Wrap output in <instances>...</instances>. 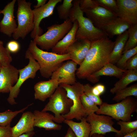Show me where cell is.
I'll list each match as a JSON object with an SVG mask.
<instances>
[{"label": "cell", "mask_w": 137, "mask_h": 137, "mask_svg": "<svg viewBox=\"0 0 137 137\" xmlns=\"http://www.w3.org/2000/svg\"><path fill=\"white\" fill-rule=\"evenodd\" d=\"M86 118L91 126L90 137L95 133L104 135L107 133L113 132L116 133V136L119 133V130L113 127L114 123L110 116L94 113L88 115Z\"/></svg>", "instance_id": "cell-10"}, {"label": "cell", "mask_w": 137, "mask_h": 137, "mask_svg": "<svg viewBox=\"0 0 137 137\" xmlns=\"http://www.w3.org/2000/svg\"><path fill=\"white\" fill-rule=\"evenodd\" d=\"M91 43L87 39L77 40L68 47L66 53L69 55L71 60L80 65L84 59Z\"/></svg>", "instance_id": "cell-18"}, {"label": "cell", "mask_w": 137, "mask_h": 137, "mask_svg": "<svg viewBox=\"0 0 137 137\" xmlns=\"http://www.w3.org/2000/svg\"><path fill=\"white\" fill-rule=\"evenodd\" d=\"M114 44V41L108 37L91 42L84 59L76 70L77 77L79 79L87 78L109 62Z\"/></svg>", "instance_id": "cell-1"}, {"label": "cell", "mask_w": 137, "mask_h": 137, "mask_svg": "<svg viewBox=\"0 0 137 137\" xmlns=\"http://www.w3.org/2000/svg\"><path fill=\"white\" fill-rule=\"evenodd\" d=\"M72 105V101L67 97L65 90L59 85L42 111L53 112L54 114V121L59 124L64 122L65 119L62 115L69 112Z\"/></svg>", "instance_id": "cell-6"}, {"label": "cell", "mask_w": 137, "mask_h": 137, "mask_svg": "<svg viewBox=\"0 0 137 137\" xmlns=\"http://www.w3.org/2000/svg\"><path fill=\"white\" fill-rule=\"evenodd\" d=\"M92 86L87 83L83 85L84 94L94 102L97 105H101L103 102L100 96L94 95L92 92Z\"/></svg>", "instance_id": "cell-35"}, {"label": "cell", "mask_w": 137, "mask_h": 137, "mask_svg": "<svg viewBox=\"0 0 137 137\" xmlns=\"http://www.w3.org/2000/svg\"><path fill=\"white\" fill-rule=\"evenodd\" d=\"M137 80V70H126L120 79L110 90L112 94L127 87L130 83Z\"/></svg>", "instance_id": "cell-26"}, {"label": "cell", "mask_w": 137, "mask_h": 137, "mask_svg": "<svg viewBox=\"0 0 137 137\" xmlns=\"http://www.w3.org/2000/svg\"><path fill=\"white\" fill-rule=\"evenodd\" d=\"M1 10H0V14H1Z\"/></svg>", "instance_id": "cell-48"}, {"label": "cell", "mask_w": 137, "mask_h": 137, "mask_svg": "<svg viewBox=\"0 0 137 137\" xmlns=\"http://www.w3.org/2000/svg\"><path fill=\"white\" fill-rule=\"evenodd\" d=\"M137 70V54L130 58L127 62L124 70Z\"/></svg>", "instance_id": "cell-38"}, {"label": "cell", "mask_w": 137, "mask_h": 137, "mask_svg": "<svg viewBox=\"0 0 137 137\" xmlns=\"http://www.w3.org/2000/svg\"><path fill=\"white\" fill-rule=\"evenodd\" d=\"M127 31L128 37L122 53L137 46V24L131 25Z\"/></svg>", "instance_id": "cell-30"}, {"label": "cell", "mask_w": 137, "mask_h": 137, "mask_svg": "<svg viewBox=\"0 0 137 137\" xmlns=\"http://www.w3.org/2000/svg\"><path fill=\"white\" fill-rule=\"evenodd\" d=\"M90 137H104V135L95 133L92 135Z\"/></svg>", "instance_id": "cell-46"}, {"label": "cell", "mask_w": 137, "mask_h": 137, "mask_svg": "<svg viewBox=\"0 0 137 137\" xmlns=\"http://www.w3.org/2000/svg\"><path fill=\"white\" fill-rule=\"evenodd\" d=\"M83 85L79 82H76L72 85L63 84L59 85L65 90L67 97L71 99L73 102L69 112L62 115L65 119H75L78 121H80L83 117L87 116L80 99L81 96L84 93Z\"/></svg>", "instance_id": "cell-8"}, {"label": "cell", "mask_w": 137, "mask_h": 137, "mask_svg": "<svg viewBox=\"0 0 137 137\" xmlns=\"http://www.w3.org/2000/svg\"><path fill=\"white\" fill-rule=\"evenodd\" d=\"M77 64L70 60L63 64L52 74L51 79H57L61 84L69 85L75 84L76 82V73Z\"/></svg>", "instance_id": "cell-13"}, {"label": "cell", "mask_w": 137, "mask_h": 137, "mask_svg": "<svg viewBox=\"0 0 137 137\" xmlns=\"http://www.w3.org/2000/svg\"><path fill=\"white\" fill-rule=\"evenodd\" d=\"M86 117L82 118L79 122L66 119H65L64 122L71 128L76 137H90L91 126L87 121Z\"/></svg>", "instance_id": "cell-24"}, {"label": "cell", "mask_w": 137, "mask_h": 137, "mask_svg": "<svg viewBox=\"0 0 137 137\" xmlns=\"http://www.w3.org/2000/svg\"><path fill=\"white\" fill-rule=\"evenodd\" d=\"M126 71L109 62L98 71L90 75L86 79L91 82L95 83L99 81L101 76H114L120 78Z\"/></svg>", "instance_id": "cell-22"}, {"label": "cell", "mask_w": 137, "mask_h": 137, "mask_svg": "<svg viewBox=\"0 0 137 137\" xmlns=\"http://www.w3.org/2000/svg\"><path fill=\"white\" fill-rule=\"evenodd\" d=\"M0 137H13L10 125L6 127L0 126Z\"/></svg>", "instance_id": "cell-41"}, {"label": "cell", "mask_w": 137, "mask_h": 137, "mask_svg": "<svg viewBox=\"0 0 137 137\" xmlns=\"http://www.w3.org/2000/svg\"><path fill=\"white\" fill-rule=\"evenodd\" d=\"M131 96L137 97V83L119 91L115 93V95L112 100L116 102H119L128 97Z\"/></svg>", "instance_id": "cell-28"}, {"label": "cell", "mask_w": 137, "mask_h": 137, "mask_svg": "<svg viewBox=\"0 0 137 137\" xmlns=\"http://www.w3.org/2000/svg\"><path fill=\"white\" fill-rule=\"evenodd\" d=\"M128 37L127 30L118 35L114 41V46L110 55V63L114 64L119 60L122 54L124 48Z\"/></svg>", "instance_id": "cell-25"}, {"label": "cell", "mask_w": 137, "mask_h": 137, "mask_svg": "<svg viewBox=\"0 0 137 137\" xmlns=\"http://www.w3.org/2000/svg\"><path fill=\"white\" fill-rule=\"evenodd\" d=\"M33 104L28 105L26 107L18 111H13L10 110L0 112V126L2 127H6L10 125L11 123L12 120L18 114L23 112Z\"/></svg>", "instance_id": "cell-27"}, {"label": "cell", "mask_w": 137, "mask_h": 137, "mask_svg": "<svg viewBox=\"0 0 137 137\" xmlns=\"http://www.w3.org/2000/svg\"><path fill=\"white\" fill-rule=\"evenodd\" d=\"M137 109V100L129 96L116 104L103 102L96 113L109 116L117 121H131V114Z\"/></svg>", "instance_id": "cell-4"}, {"label": "cell", "mask_w": 137, "mask_h": 137, "mask_svg": "<svg viewBox=\"0 0 137 137\" xmlns=\"http://www.w3.org/2000/svg\"><path fill=\"white\" fill-rule=\"evenodd\" d=\"M25 57L26 59H28V63L24 67L19 70V73L18 80L11 89L7 99L8 103L11 105L17 104L15 98L19 95L20 88L23 83L28 79H34L36 77L37 72L40 69L38 63L27 49L25 52Z\"/></svg>", "instance_id": "cell-9"}, {"label": "cell", "mask_w": 137, "mask_h": 137, "mask_svg": "<svg viewBox=\"0 0 137 137\" xmlns=\"http://www.w3.org/2000/svg\"><path fill=\"white\" fill-rule=\"evenodd\" d=\"M73 0H63L62 3L57 8L59 18L65 20L68 18L70 11L73 6Z\"/></svg>", "instance_id": "cell-32"}, {"label": "cell", "mask_w": 137, "mask_h": 137, "mask_svg": "<svg viewBox=\"0 0 137 137\" xmlns=\"http://www.w3.org/2000/svg\"><path fill=\"white\" fill-rule=\"evenodd\" d=\"M131 25L122 19L117 17L105 25L102 30L108 37L112 38L115 36L120 35L127 30Z\"/></svg>", "instance_id": "cell-23"}, {"label": "cell", "mask_w": 137, "mask_h": 137, "mask_svg": "<svg viewBox=\"0 0 137 137\" xmlns=\"http://www.w3.org/2000/svg\"><path fill=\"white\" fill-rule=\"evenodd\" d=\"M62 82L57 79L41 81L36 83L34 87L35 99L44 101L49 98Z\"/></svg>", "instance_id": "cell-17"}, {"label": "cell", "mask_w": 137, "mask_h": 137, "mask_svg": "<svg viewBox=\"0 0 137 137\" xmlns=\"http://www.w3.org/2000/svg\"><path fill=\"white\" fill-rule=\"evenodd\" d=\"M34 116L30 111L24 112L16 124L11 127L13 137H18L25 133L33 131Z\"/></svg>", "instance_id": "cell-20"}, {"label": "cell", "mask_w": 137, "mask_h": 137, "mask_svg": "<svg viewBox=\"0 0 137 137\" xmlns=\"http://www.w3.org/2000/svg\"><path fill=\"white\" fill-rule=\"evenodd\" d=\"M2 66L0 64V69H1V67Z\"/></svg>", "instance_id": "cell-47"}, {"label": "cell", "mask_w": 137, "mask_h": 137, "mask_svg": "<svg viewBox=\"0 0 137 137\" xmlns=\"http://www.w3.org/2000/svg\"><path fill=\"white\" fill-rule=\"evenodd\" d=\"M6 48L11 53H15L18 52L20 48L19 43L15 40H11L7 44Z\"/></svg>", "instance_id": "cell-39"}, {"label": "cell", "mask_w": 137, "mask_h": 137, "mask_svg": "<svg viewBox=\"0 0 137 137\" xmlns=\"http://www.w3.org/2000/svg\"><path fill=\"white\" fill-rule=\"evenodd\" d=\"M12 60L11 53L4 46L3 41L0 40V64L2 66H6L10 64Z\"/></svg>", "instance_id": "cell-33"}, {"label": "cell", "mask_w": 137, "mask_h": 137, "mask_svg": "<svg viewBox=\"0 0 137 137\" xmlns=\"http://www.w3.org/2000/svg\"><path fill=\"white\" fill-rule=\"evenodd\" d=\"M19 73V69L11 64L1 66L0 71V94L9 93L17 81Z\"/></svg>", "instance_id": "cell-14"}, {"label": "cell", "mask_w": 137, "mask_h": 137, "mask_svg": "<svg viewBox=\"0 0 137 137\" xmlns=\"http://www.w3.org/2000/svg\"><path fill=\"white\" fill-rule=\"evenodd\" d=\"M35 134L34 131L22 134L18 137H32Z\"/></svg>", "instance_id": "cell-44"}, {"label": "cell", "mask_w": 137, "mask_h": 137, "mask_svg": "<svg viewBox=\"0 0 137 137\" xmlns=\"http://www.w3.org/2000/svg\"><path fill=\"white\" fill-rule=\"evenodd\" d=\"M80 0H73V6L68 17L73 23L75 20L78 22L76 39H87L92 42L108 37L104 31L96 28L88 18L84 16V13L80 8Z\"/></svg>", "instance_id": "cell-3"}, {"label": "cell", "mask_w": 137, "mask_h": 137, "mask_svg": "<svg viewBox=\"0 0 137 137\" xmlns=\"http://www.w3.org/2000/svg\"><path fill=\"white\" fill-rule=\"evenodd\" d=\"M16 0L9 3L1 10L3 17L0 23V32L9 37H11L17 28L14 14V6Z\"/></svg>", "instance_id": "cell-16"}, {"label": "cell", "mask_w": 137, "mask_h": 137, "mask_svg": "<svg viewBox=\"0 0 137 137\" xmlns=\"http://www.w3.org/2000/svg\"><path fill=\"white\" fill-rule=\"evenodd\" d=\"M33 114L34 116V127L43 128L46 130H60L62 125L54 121V116L47 112L35 110Z\"/></svg>", "instance_id": "cell-19"}, {"label": "cell", "mask_w": 137, "mask_h": 137, "mask_svg": "<svg viewBox=\"0 0 137 137\" xmlns=\"http://www.w3.org/2000/svg\"><path fill=\"white\" fill-rule=\"evenodd\" d=\"M105 90V85L101 84H98L92 87V92L93 94L97 96H100L103 94Z\"/></svg>", "instance_id": "cell-40"}, {"label": "cell", "mask_w": 137, "mask_h": 137, "mask_svg": "<svg viewBox=\"0 0 137 137\" xmlns=\"http://www.w3.org/2000/svg\"><path fill=\"white\" fill-rule=\"evenodd\" d=\"M62 0H49L43 6L32 10L33 15L34 27L30 36L34 39L36 36H40L43 31L40 26L41 21L43 19L52 15L56 5Z\"/></svg>", "instance_id": "cell-11"}, {"label": "cell", "mask_w": 137, "mask_h": 137, "mask_svg": "<svg viewBox=\"0 0 137 137\" xmlns=\"http://www.w3.org/2000/svg\"><path fill=\"white\" fill-rule=\"evenodd\" d=\"M122 137H137V129L133 132Z\"/></svg>", "instance_id": "cell-45"}, {"label": "cell", "mask_w": 137, "mask_h": 137, "mask_svg": "<svg viewBox=\"0 0 137 137\" xmlns=\"http://www.w3.org/2000/svg\"><path fill=\"white\" fill-rule=\"evenodd\" d=\"M98 6L96 0H80V8L82 11L93 8Z\"/></svg>", "instance_id": "cell-37"}, {"label": "cell", "mask_w": 137, "mask_h": 137, "mask_svg": "<svg viewBox=\"0 0 137 137\" xmlns=\"http://www.w3.org/2000/svg\"><path fill=\"white\" fill-rule=\"evenodd\" d=\"M117 17L131 25L137 24V0H116Z\"/></svg>", "instance_id": "cell-15"}, {"label": "cell", "mask_w": 137, "mask_h": 137, "mask_svg": "<svg viewBox=\"0 0 137 137\" xmlns=\"http://www.w3.org/2000/svg\"><path fill=\"white\" fill-rule=\"evenodd\" d=\"M32 3L25 0H18L17 17L18 25L12 35L14 39H24L34 27V18L32 10L31 8Z\"/></svg>", "instance_id": "cell-7"}, {"label": "cell", "mask_w": 137, "mask_h": 137, "mask_svg": "<svg viewBox=\"0 0 137 137\" xmlns=\"http://www.w3.org/2000/svg\"><path fill=\"white\" fill-rule=\"evenodd\" d=\"M137 54V46L123 53L121 57L116 63V66L120 69L124 70L127 61L131 57Z\"/></svg>", "instance_id": "cell-34"}, {"label": "cell", "mask_w": 137, "mask_h": 137, "mask_svg": "<svg viewBox=\"0 0 137 137\" xmlns=\"http://www.w3.org/2000/svg\"><path fill=\"white\" fill-rule=\"evenodd\" d=\"M117 124L121 128L119 133L116 136L117 137H122L137 129V120L132 121L120 120L117 122Z\"/></svg>", "instance_id": "cell-29"}, {"label": "cell", "mask_w": 137, "mask_h": 137, "mask_svg": "<svg viewBox=\"0 0 137 137\" xmlns=\"http://www.w3.org/2000/svg\"><path fill=\"white\" fill-rule=\"evenodd\" d=\"M27 50L38 63L41 76L46 78L51 77L64 61L71 60L68 53L59 55L40 49L33 40L30 41Z\"/></svg>", "instance_id": "cell-2"}, {"label": "cell", "mask_w": 137, "mask_h": 137, "mask_svg": "<svg viewBox=\"0 0 137 137\" xmlns=\"http://www.w3.org/2000/svg\"><path fill=\"white\" fill-rule=\"evenodd\" d=\"M63 137H76V136L72 130L69 127L66 134Z\"/></svg>", "instance_id": "cell-43"}, {"label": "cell", "mask_w": 137, "mask_h": 137, "mask_svg": "<svg viewBox=\"0 0 137 137\" xmlns=\"http://www.w3.org/2000/svg\"><path fill=\"white\" fill-rule=\"evenodd\" d=\"M73 26V23L68 18L60 24H56L48 27L45 33L36 36L33 40L42 49L48 50L65 36Z\"/></svg>", "instance_id": "cell-5"}, {"label": "cell", "mask_w": 137, "mask_h": 137, "mask_svg": "<svg viewBox=\"0 0 137 137\" xmlns=\"http://www.w3.org/2000/svg\"><path fill=\"white\" fill-rule=\"evenodd\" d=\"M81 101L87 116L96 112L99 108L97 105L84 93L80 97Z\"/></svg>", "instance_id": "cell-31"}, {"label": "cell", "mask_w": 137, "mask_h": 137, "mask_svg": "<svg viewBox=\"0 0 137 137\" xmlns=\"http://www.w3.org/2000/svg\"><path fill=\"white\" fill-rule=\"evenodd\" d=\"M96 0L99 6L113 12L116 14L118 9L116 0Z\"/></svg>", "instance_id": "cell-36"}, {"label": "cell", "mask_w": 137, "mask_h": 137, "mask_svg": "<svg viewBox=\"0 0 137 137\" xmlns=\"http://www.w3.org/2000/svg\"><path fill=\"white\" fill-rule=\"evenodd\" d=\"M78 27V22L76 20L74 21L71 29L62 39L59 41L51 49L52 52L59 55L66 54L68 47L77 40L75 36Z\"/></svg>", "instance_id": "cell-21"}, {"label": "cell", "mask_w": 137, "mask_h": 137, "mask_svg": "<svg viewBox=\"0 0 137 137\" xmlns=\"http://www.w3.org/2000/svg\"><path fill=\"white\" fill-rule=\"evenodd\" d=\"M37 4L34 6L35 8H37L41 7L45 4L47 0H37Z\"/></svg>", "instance_id": "cell-42"}, {"label": "cell", "mask_w": 137, "mask_h": 137, "mask_svg": "<svg viewBox=\"0 0 137 137\" xmlns=\"http://www.w3.org/2000/svg\"><path fill=\"white\" fill-rule=\"evenodd\" d=\"M83 12L95 27L101 30L105 25L117 17L115 13L99 5Z\"/></svg>", "instance_id": "cell-12"}]
</instances>
